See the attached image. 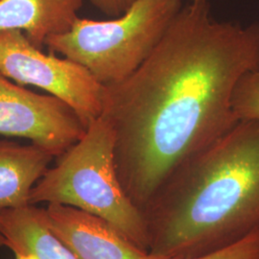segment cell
I'll return each mask as SVG.
<instances>
[{
	"instance_id": "1",
	"label": "cell",
	"mask_w": 259,
	"mask_h": 259,
	"mask_svg": "<svg viewBox=\"0 0 259 259\" xmlns=\"http://www.w3.org/2000/svg\"><path fill=\"white\" fill-rule=\"evenodd\" d=\"M259 65V22L217 21L211 0H189L139 69L104 85L125 193L143 213L177 169L239 122L232 94Z\"/></svg>"
},
{
	"instance_id": "2",
	"label": "cell",
	"mask_w": 259,
	"mask_h": 259,
	"mask_svg": "<svg viewBox=\"0 0 259 259\" xmlns=\"http://www.w3.org/2000/svg\"><path fill=\"white\" fill-rule=\"evenodd\" d=\"M148 253L191 259L259 229V120H241L169 177L143 211Z\"/></svg>"
},
{
	"instance_id": "3",
	"label": "cell",
	"mask_w": 259,
	"mask_h": 259,
	"mask_svg": "<svg viewBox=\"0 0 259 259\" xmlns=\"http://www.w3.org/2000/svg\"><path fill=\"white\" fill-rule=\"evenodd\" d=\"M113 142L110 124L101 116L93 121L33 187L29 202L70 205L98 216L148 252L145 219L121 185Z\"/></svg>"
},
{
	"instance_id": "4",
	"label": "cell",
	"mask_w": 259,
	"mask_h": 259,
	"mask_svg": "<svg viewBox=\"0 0 259 259\" xmlns=\"http://www.w3.org/2000/svg\"><path fill=\"white\" fill-rule=\"evenodd\" d=\"M182 7L183 0H138L112 19L78 18L46 46L83 65L103 85L120 83L154 52Z\"/></svg>"
},
{
	"instance_id": "5",
	"label": "cell",
	"mask_w": 259,
	"mask_h": 259,
	"mask_svg": "<svg viewBox=\"0 0 259 259\" xmlns=\"http://www.w3.org/2000/svg\"><path fill=\"white\" fill-rule=\"evenodd\" d=\"M0 73L46 91L73 109L85 128L101 116L104 85L83 65L34 46L19 30L0 32Z\"/></svg>"
},
{
	"instance_id": "6",
	"label": "cell",
	"mask_w": 259,
	"mask_h": 259,
	"mask_svg": "<svg viewBox=\"0 0 259 259\" xmlns=\"http://www.w3.org/2000/svg\"><path fill=\"white\" fill-rule=\"evenodd\" d=\"M85 130L66 103L0 73V136L28 139L58 157L82 139Z\"/></svg>"
},
{
	"instance_id": "7",
	"label": "cell",
	"mask_w": 259,
	"mask_h": 259,
	"mask_svg": "<svg viewBox=\"0 0 259 259\" xmlns=\"http://www.w3.org/2000/svg\"><path fill=\"white\" fill-rule=\"evenodd\" d=\"M47 222L77 259H144L148 252L110 223L70 205L48 204Z\"/></svg>"
},
{
	"instance_id": "8",
	"label": "cell",
	"mask_w": 259,
	"mask_h": 259,
	"mask_svg": "<svg viewBox=\"0 0 259 259\" xmlns=\"http://www.w3.org/2000/svg\"><path fill=\"white\" fill-rule=\"evenodd\" d=\"M83 0H0V32L22 31L42 49L49 37L68 32Z\"/></svg>"
},
{
	"instance_id": "9",
	"label": "cell",
	"mask_w": 259,
	"mask_h": 259,
	"mask_svg": "<svg viewBox=\"0 0 259 259\" xmlns=\"http://www.w3.org/2000/svg\"><path fill=\"white\" fill-rule=\"evenodd\" d=\"M55 156L36 144L0 139V212L30 204L33 187ZM4 240L0 234V248Z\"/></svg>"
},
{
	"instance_id": "10",
	"label": "cell",
	"mask_w": 259,
	"mask_h": 259,
	"mask_svg": "<svg viewBox=\"0 0 259 259\" xmlns=\"http://www.w3.org/2000/svg\"><path fill=\"white\" fill-rule=\"evenodd\" d=\"M4 246L15 252H32L38 259H77L50 230L45 208L29 204L0 212Z\"/></svg>"
},
{
	"instance_id": "11",
	"label": "cell",
	"mask_w": 259,
	"mask_h": 259,
	"mask_svg": "<svg viewBox=\"0 0 259 259\" xmlns=\"http://www.w3.org/2000/svg\"><path fill=\"white\" fill-rule=\"evenodd\" d=\"M232 107L238 120H259V65L242 76L232 94Z\"/></svg>"
},
{
	"instance_id": "12",
	"label": "cell",
	"mask_w": 259,
	"mask_h": 259,
	"mask_svg": "<svg viewBox=\"0 0 259 259\" xmlns=\"http://www.w3.org/2000/svg\"><path fill=\"white\" fill-rule=\"evenodd\" d=\"M144 259H160L147 254ZM191 259H259V229L222 250Z\"/></svg>"
},
{
	"instance_id": "13",
	"label": "cell",
	"mask_w": 259,
	"mask_h": 259,
	"mask_svg": "<svg viewBox=\"0 0 259 259\" xmlns=\"http://www.w3.org/2000/svg\"><path fill=\"white\" fill-rule=\"evenodd\" d=\"M96 9L110 18H117L130 9L138 0H88Z\"/></svg>"
},
{
	"instance_id": "14",
	"label": "cell",
	"mask_w": 259,
	"mask_h": 259,
	"mask_svg": "<svg viewBox=\"0 0 259 259\" xmlns=\"http://www.w3.org/2000/svg\"><path fill=\"white\" fill-rule=\"evenodd\" d=\"M15 259H38L32 252H15Z\"/></svg>"
}]
</instances>
